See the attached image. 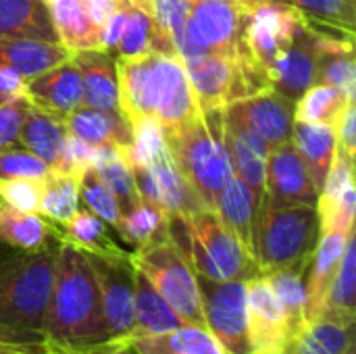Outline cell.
Masks as SVG:
<instances>
[{"instance_id":"1","label":"cell","mask_w":356,"mask_h":354,"mask_svg":"<svg viewBox=\"0 0 356 354\" xmlns=\"http://www.w3.org/2000/svg\"><path fill=\"white\" fill-rule=\"evenodd\" d=\"M42 332L63 353L96 354L111 340L88 257L60 240Z\"/></svg>"},{"instance_id":"2","label":"cell","mask_w":356,"mask_h":354,"mask_svg":"<svg viewBox=\"0 0 356 354\" xmlns=\"http://www.w3.org/2000/svg\"><path fill=\"white\" fill-rule=\"evenodd\" d=\"M119 111L136 125L142 119H156L165 129H173L200 115L184 61L177 52H148L117 58Z\"/></svg>"},{"instance_id":"3","label":"cell","mask_w":356,"mask_h":354,"mask_svg":"<svg viewBox=\"0 0 356 354\" xmlns=\"http://www.w3.org/2000/svg\"><path fill=\"white\" fill-rule=\"evenodd\" d=\"M163 134L177 169L213 211L219 192L234 175L223 142V108L200 111V115Z\"/></svg>"},{"instance_id":"4","label":"cell","mask_w":356,"mask_h":354,"mask_svg":"<svg viewBox=\"0 0 356 354\" xmlns=\"http://www.w3.org/2000/svg\"><path fill=\"white\" fill-rule=\"evenodd\" d=\"M169 236L184 250L198 277L246 282L259 275L254 257L211 209L190 217H169Z\"/></svg>"},{"instance_id":"5","label":"cell","mask_w":356,"mask_h":354,"mask_svg":"<svg viewBox=\"0 0 356 354\" xmlns=\"http://www.w3.org/2000/svg\"><path fill=\"white\" fill-rule=\"evenodd\" d=\"M60 238L38 250L0 257V323L42 332Z\"/></svg>"},{"instance_id":"6","label":"cell","mask_w":356,"mask_h":354,"mask_svg":"<svg viewBox=\"0 0 356 354\" xmlns=\"http://www.w3.org/2000/svg\"><path fill=\"white\" fill-rule=\"evenodd\" d=\"M317 240V207H261L254 227V261L259 273H269L277 269L307 271Z\"/></svg>"},{"instance_id":"7","label":"cell","mask_w":356,"mask_h":354,"mask_svg":"<svg viewBox=\"0 0 356 354\" xmlns=\"http://www.w3.org/2000/svg\"><path fill=\"white\" fill-rule=\"evenodd\" d=\"M131 261L186 325L204 328L198 277L188 257L171 236L144 248H136L131 252Z\"/></svg>"},{"instance_id":"8","label":"cell","mask_w":356,"mask_h":354,"mask_svg":"<svg viewBox=\"0 0 356 354\" xmlns=\"http://www.w3.org/2000/svg\"><path fill=\"white\" fill-rule=\"evenodd\" d=\"M300 27L302 13L294 4L261 2L246 13L238 56L254 61L269 75L275 63L292 46Z\"/></svg>"},{"instance_id":"9","label":"cell","mask_w":356,"mask_h":354,"mask_svg":"<svg viewBox=\"0 0 356 354\" xmlns=\"http://www.w3.org/2000/svg\"><path fill=\"white\" fill-rule=\"evenodd\" d=\"M94 271L102 315L111 340L127 342L134 330V294H136V267L131 252L121 255H92L86 252Z\"/></svg>"},{"instance_id":"10","label":"cell","mask_w":356,"mask_h":354,"mask_svg":"<svg viewBox=\"0 0 356 354\" xmlns=\"http://www.w3.org/2000/svg\"><path fill=\"white\" fill-rule=\"evenodd\" d=\"M198 288L209 334L227 354H250L246 332V282H213L198 277Z\"/></svg>"},{"instance_id":"11","label":"cell","mask_w":356,"mask_h":354,"mask_svg":"<svg viewBox=\"0 0 356 354\" xmlns=\"http://www.w3.org/2000/svg\"><path fill=\"white\" fill-rule=\"evenodd\" d=\"M131 173L140 198L156 204L167 213V217H190L207 209V204L177 169L167 146L148 165L131 167Z\"/></svg>"},{"instance_id":"12","label":"cell","mask_w":356,"mask_h":354,"mask_svg":"<svg viewBox=\"0 0 356 354\" xmlns=\"http://www.w3.org/2000/svg\"><path fill=\"white\" fill-rule=\"evenodd\" d=\"M246 13L236 0H192L186 29L204 54L234 61L238 56Z\"/></svg>"},{"instance_id":"13","label":"cell","mask_w":356,"mask_h":354,"mask_svg":"<svg viewBox=\"0 0 356 354\" xmlns=\"http://www.w3.org/2000/svg\"><path fill=\"white\" fill-rule=\"evenodd\" d=\"M246 332L250 354H284L292 340L284 307L263 273L246 280Z\"/></svg>"},{"instance_id":"14","label":"cell","mask_w":356,"mask_h":354,"mask_svg":"<svg viewBox=\"0 0 356 354\" xmlns=\"http://www.w3.org/2000/svg\"><path fill=\"white\" fill-rule=\"evenodd\" d=\"M319 192L294 146L288 142L269 150L265 167V196L261 207H292L311 204L317 207Z\"/></svg>"},{"instance_id":"15","label":"cell","mask_w":356,"mask_h":354,"mask_svg":"<svg viewBox=\"0 0 356 354\" xmlns=\"http://www.w3.org/2000/svg\"><path fill=\"white\" fill-rule=\"evenodd\" d=\"M250 127L269 150L292 142L294 129V102L275 90H267L223 106Z\"/></svg>"},{"instance_id":"16","label":"cell","mask_w":356,"mask_h":354,"mask_svg":"<svg viewBox=\"0 0 356 354\" xmlns=\"http://www.w3.org/2000/svg\"><path fill=\"white\" fill-rule=\"evenodd\" d=\"M25 96L29 102L46 113L67 117L75 108L83 106L81 73L73 58L58 63L56 67L25 81Z\"/></svg>"},{"instance_id":"17","label":"cell","mask_w":356,"mask_h":354,"mask_svg":"<svg viewBox=\"0 0 356 354\" xmlns=\"http://www.w3.org/2000/svg\"><path fill=\"white\" fill-rule=\"evenodd\" d=\"M315 69H317L315 35L307 27L302 17V27L298 29L292 46L286 50V54L275 63V67L269 73L271 86L275 92L296 102L315 83Z\"/></svg>"},{"instance_id":"18","label":"cell","mask_w":356,"mask_h":354,"mask_svg":"<svg viewBox=\"0 0 356 354\" xmlns=\"http://www.w3.org/2000/svg\"><path fill=\"white\" fill-rule=\"evenodd\" d=\"M81 73L83 104L100 111H119L117 61L106 50H77L71 54Z\"/></svg>"},{"instance_id":"19","label":"cell","mask_w":356,"mask_h":354,"mask_svg":"<svg viewBox=\"0 0 356 354\" xmlns=\"http://www.w3.org/2000/svg\"><path fill=\"white\" fill-rule=\"evenodd\" d=\"M353 234V232H350ZM348 234V236H350ZM348 236L342 234H321L313 250L311 263L305 273V292H307V321L321 317V309L330 286L338 273L340 261L344 257Z\"/></svg>"},{"instance_id":"20","label":"cell","mask_w":356,"mask_h":354,"mask_svg":"<svg viewBox=\"0 0 356 354\" xmlns=\"http://www.w3.org/2000/svg\"><path fill=\"white\" fill-rule=\"evenodd\" d=\"M213 211L229 227V232L242 242V246L254 257V227L261 211V202L240 175H232L219 192Z\"/></svg>"},{"instance_id":"21","label":"cell","mask_w":356,"mask_h":354,"mask_svg":"<svg viewBox=\"0 0 356 354\" xmlns=\"http://www.w3.org/2000/svg\"><path fill=\"white\" fill-rule=\"evenodd\" d=\"M67 136L69 131L63 117L29 104L19 131V142L38 159H42L50 167V171H56L60 165Z\"/></svg>"},{"instance_id":"22","label":"cell","mask_w":356,"mask_h":354,"mask_svg":"<svg viewBox=\"0 0 356 354\" xmlns=\"http://www.w3.org/2000/svg\"><path fill=\"white\" fill-rule=\"evenodd\" d=\"M65 125L69 136H75L90 146L117 144L127 148L134 140V127L121 113L100 111L86 104L69 113Z\"/></svg>"},{"instance_id":"23","label":"cell","mask_w":356,"mask_h":354,"mask_svg":"<svg viewBox=\"0 0 356 354\" xmlns=\"http://www.w3.org/2000/svg\"><path fill=\"white\" fill-rule=\"evenodd\" d=\"M0 38H27L60 44L44 0H0Z\"/></svg>"},{"instance_id":"24","label":"cell","mask_w":356,"mask_h":354,"mask_svg":"<svg viewBox=\"0 0 356 354\" xmlns=\"http://www.w3.org/2000/svg\"><path fill=\"white\" fill-rule=\"evenodd\" d=\"M315 83L340 88L350 100H355V40L315 35Z\"/></svg>"},{"instance_id":"25","label":"cell","mask_w":356,"mask_h":354,"mask_svg":"<svg viewBox=\"0 0 356 354\" xmlns=\"http://www.w3.org/2000/svg\"><path fill=\"white\" fill-rule=\"evenodd\" d=\"M292 142H294L317 192H321L325 177L332 169L336 148H338L336 127L307 123V121H294Z\"/></svg>"},{"instance_id":"26","label":"cell","mask_w":356,"mask_h":354,"mask_svg":"<svg viewBox=\"0 0 356 354\" xmlns=\"http://www.w3.org/2000/svg\"><path fill=\"white\" fill-rule=\"evenodd\" d=\"M67 58H71V52L63 44L27 38H0V65L15 69L25 79L56 67Z\"/></svg>"},{"instance_id":"27","label":"cell","mask_w":356,"mask_h":354,"mask_svg":"<svg viewBox=\"0 0 356 354\" xmlns=\"http://www.w3.org/2000/svg\"><path fill=\"white\" fill-rule=\"evenodd\" d=\"M186 325L171 305L152 288V284L136 269V294H134V330L127 338L156 336Z\"/></svg>"},{"instance_id":"28","label":"cell","mask_w":356,"mask_h":354,"mask_svg":"<svg viewBox=\"0 0 356 354\" xmlns=\"http://www.w3.org/2000/svg\"><path fill=\"white\" fill-rule=\"evenodd\" d=\"M60 238L56 223L40 213H23L6 204L0 207V246L13 250H38Z\"/></svg>"},{"instance_id":"29","label":"cell","mask_w":356,"mask_h":354,"mask_svg":"<svg viewBox=\"0 0 356 354\" xmlns=\"http://www.w3.org/2000/svg\"><path fill=\"white\" fill-rule=\"evenodd\" d=\"M355 351V323L315 319L286 346L284 354H350Z\"/></svg>"},{"instance_id":"30","label":"cell","mask_w":356,"mask_h":354,"mask_svg":"<svg viewBox=\"0 0 356 354\" xmlns=\"http://www.w3.org/2000/svg\"><path fill=\"white\" fill-rule=\"evenodd\" d=\"M58 42L73 54L77 50H100V29L88 17L81 0L48 2Z\"/></svg>"},{"instance_id":"31","label":"cell","mask_w":356,"mask_h":354,"mask_svg":"<svg viewBox=\"0 0 356 354\" xmlns=\"http://www.w3.org/2000/svg\"><path fill=\"white\" fill-rule=\"evenodd\" d=\"M138 354H227L204 328L181 325L177 330L140 336L127 342Z\"/></svg>"},{"instance_id":"32","label":"cell","mask_w":356,"mask_h":354,"mask_svg":"<svg viewBox=\"0 0 356 354\" xmlns=\"http://www.w3.org/2000/svg\"><path fill=\"white\" fill-rule=\"evenodd\" d=\"M60 240L77 246L83 252L92 255H121L127 252L113 238V227H108L100 217L88 209H77L71 219L56 223Z\"/></svg>"},{"instance_id":"33","label":"cell","mask_w":356,"mask_h":354,"mask_svg":"<svg viewBox=\"0 0 356 354\" xmlns=\"http://www.w3.org/2000/svg\"><path fill=\"white\" fill-rule=\"evenodd\" d=\"M356 242L355 232L346 240L344 257L340 261L338 273L325 296L321 317L342 323H356ZM319 317V319H321Z\"/></svg>"},{"instance_id":"34","label":"cell","mask_w":356,"mask_h":354,"mask_svg":"<svg viewBox=\"0 0 356 354\" xmlns=\"http://www.w3.org/2000/svg\"><path fill=\"white\" fill-rule=\"evenodd\" d=\"M119 238L136 248H144L148 244L161 242L169 238V217L156 204L140 198L127 211L121 213Z\"/></svg>"},{"instance_id":"35","label":"cell","mask_w":356,"mask_h":354,"mask_svg":"<svg viewBox=\"0 0 356 354\" xmlns=\"http://www.w3.org/2000/svg\"><path fill=\"white\" fill-rule=\"evenodd\" d=\"M348 102H353V100L340 88L313 83L294 102V121H307V123L338 127Z\"/></svg>"},{"instance_id":"36","label":"cell","mask_w":356,"mask_h":354,"mask_svg":"<svg viewBox=\"0 0 356 354\" xmlns=\"http://www.w3.org/2000/svg\"><path fill=\"white\" fill-rule=\"evenodd\" d=\"M79 179L50 171L42 179L40 215L52 223H65L79 209Z\"/></svg>"},{"instance_id":"37","label":"cell","mask_w":356,"mask_h":354,"mask_svg":"<svg viewBox=\"0 0 356 354\" xmlns=\"http://www.w3.org/2000/svg\"><path fill=\"white\" fill-rule=\"evenodd\" d=\"M305 273L302 269H277L263 273L273 292L277 294L284 313L288 317L292 338L309 323L307 321V292H305Z\"/></svg>"},{"instance_id":"38","label":"cell","mask_w":356,"mask_h":354,"mask_svg":"<svg viewBox=\"0 0 356 354\" xmlns=\"http://www.w3.org/2000/svg\"><path fill=\"white\" fill-rule=\"evenodd\" d=\"M79 202L86 204L96 217H100L113 232H119L121 223V207L108 186L98 177V173L90 167L79 177Z\"/></svg>"},{"instance_id":"39","label":"cell","mask_w":356,"mask_h":354,"mask_svg":"<svg viewBox=\"0 0 356 354\" xmlns=\"http://www.w3.org/2000/svg\"><path fill=\"white\" fill-rule=\"evenodd\" d=\"M292 4L307 19L355 33V0H292Z\"/></svg>"},{"instance_id":"40","label":"cell","mask_w":356,"mask_h":354,"mask_svg":"<svg viewBox=\"0 0 356 354\" xmlns=\"http://www.w3.org/2000/svg\"><path fill=\"white\" fill-rule=\"evenodd\" d=\"M50 167L23 144L0 148V179H44Z\"/></svg>"},{"instance_id":"41","label":"cell","mask_w":356,"mask_h":354,"mask_svg":"<svg viewBox=\"0 0 356 354\" xmlns=\"http://www.w3.org/2000/svg\"><path fill=\"white\" fill-rule=\"evenodd\" d=\"M134 127V140L125 148V159L131 167L148 165L167 144L163 127L156 119H142Z\"/></svg>"},{"instance_id":"42","label":"cell","mask_w":356,"mask_h":354,"mask_svg":"<svg viewBox=\"0 0 356 354\" xmlns=\"http://www.w3.org/2000/svg\"><path fill=\"white\" fill-rule=\"evenodd\" d=\"M0 354H67L54 346L44 332L0 323Z\"/></svg>"},{"instance_id":"43","label":"cell","mask_w":356,"mask_h":354,"mask_svg":"<svg viewBox=\"0 0 356 354\" xmlns=\"http://www.w3.org/2000/svg\"><path fill=\"white\" fill-rule=\"evenodd\" d=\"M190 8L192 0H150L148 15L152 17L156 29L175 44L186 33Z\"/></svg>"},{"instance_id":"44","label":"cell","mask_w":356,"mask_h":354,"mask_svg":"<svg viewBox=\"0 0 356 354\" xmlns=\"http://www.w3.org/2000/svg\"><path fill=\"white\" fill-rule=\"evenodd\" d=\"M0 198L23 213H40L42 179H0Z\"/></svg>"},{"instance_id":"45","label":"cell","mask_w":356,"mask_h":354,"mask_svg":"<svg viewBox=\"0 0 356 354\" xmlns=\"http://www.w3.org/2000/svg\"><path fill=\"white\" fill-rule=\"evenodd\" d=\"M29 98L25 94L6 98L0 102V148L21 144L19 131L25 119V113L29 108Z\"/></svg>"},{"instance_id":"46","label":"cell","mask_w":356,"mask_h":354,"mask_svg":"<svg viewBox=\"0 0 356 354\" xmlns=\"http://www.w3.org/2000/svg\"><path fill=\"white\" fill-rule=\"evenodd\" d=\"M92 156H94V146L86 144L83 140H79L75 136H67L65 152H63L60 165L54 173L73 175L79 179L83 175V171L92 167Z\"/></svg>"},{"instance_id":"47","label":"cell","mask_w":356,"mask_h":354,"mask_svg":"<svg viewBox=\"0 0 356 354\" xmlns=\"http://www.w3.org/2000/svg\"><path fill=\"white\" fill-rule=\"evenodd\" d=\"M129 6L131 2L123 4L117 13L111 15V19L100 27V50H106V52H115L121 35H123V29H125V21H127V13H129Z\"/></svg>"},{"instance_id":"48","label":"cell","mask_w":356,"mask_h":354,"mask_svg":"<svg viewBox=\"0 0 356 354\" xmlns=\"http://www.w3.org/2000/svg\"><path fill=\"white\" fill-rule=\"evenodd\" d=\"M336 140H338V150H344L355 159L356 152V102H348L338 127H336Z\"/></svg>"},{"instance_id":"49","label":"cell","mask_w":356,"mask_h":354,"mask_svg":"<svg viewBox=\"0 0 356 354\" xmlns=\"http://www.w3.org/2000/svg\"><path fill=\"white\" fill-rule=\"evenodd\" d=\"M83 8L88 13V17L92 19V23L100 29L113 13H117L123 4H127L129 0H81Z\"/></svg>"},{"instance_id":"50","label":"cell","mask_w":356,"mask_h":354,"mask_svg":"<svg viewBox=\"0 0 356 354\" xmlns=\"http://www.w3.org/2000/svg\"><path fill=\"white\" fill-rule=\"evenodd\" d=\"M25 77L21 73H17L10 67H2L0 65V100L25 94Z\"/></svg>"},{"instance_id":"51","label":"cell","mask_w":356,"mask_h":354,"mask_svg":"<svg viewBox=\"0 0 356 354\" xmlns=\"http://www.w3.org/2000/svg\"><path fill=\"white\" fill-rule=\"evenodd\" d=\"M96 354H138L127 342H117V340H113V342H108L104 348H100Z\"/></svg>"},{"instance_id":"52","label":"cell","mask_w":356,"mask_h":354,"mask_svg":"<svg viewBox=\"0 0 356 354\" xmlns=\"http://www.w3.org/2000/svg\"><path fill=\"white\" fill-rule=\"evenodd\" d=\"M236 2H238L240 6H244L246 10H252L257 4H261V2H265V0H236Z\"/></svg>"},{"instance_id":"53","label":"cell","mask_w":356,"mask_h":354,"mask_svg":"<svg viewBox=\"0 0 356 354\" xmlns=\"http://www.w3.org/2000/svg\"><path fill=\"white\" fill-rule=\"evenodd\" d=\"M134 6H138V8H142V10H146L148 13V4H150V0H129Z\"/></svg>"},{"instance_id":"54","label":"cell","mask_w":356,"mask_h":354,"mask_svg":"<svg viewBox=\"0 0 356 354\" xmlns=\"http://www.w3.org/2000/svg\"><path fill=\"white\" fill-rule=\"evenodd\" d=\"M265 2H273V4H292V0H265Z\"/></svg>"},{"instance_id":"55","label":"cell","mask_w":356,"mask_h":354,"mask_svg":"<svg viewBox=\"0 0 356 354\" xmlns=\"http://www.w3.org/2000/svg\"><path fill=\"white\" fill-rule=\"evenodd\" d=\"M67 354H83V353H67Z\"/></svg>"},{"instance_id":"56","label":"cell","mask_w":356,"mask_h":354,"mask_svg":"<svg viewBox=\"0 0 356 354\" xmlns=\"http://www.w3.org/2000/svg\"><path fill=\"white\" fill-rule=\"evenodd\" d=\"M2 204H4V202H2V198H0V207H2Z\"/></svg>"},{"instance_id":"57","label":"cell","mask_w":356,"mask_h":354,"mask_svg":"<svg viewBox=\"0 0 356 354\" xmlns=\"http://www.w3.org/2000/svg\"><path fill=\"white\" fill-rule=\"evenodd\" d=\"M44 2H52V0H44Z\"/></svg>"},{"instance_id":"58","label":"cell","mask_w":356,"mask_h":354,"mask_svg":"<svg viewBox=\"0 0 356 354\" xmlns=\"http://www.w3.org/2000/svg\"><path fill=\"white\" fill-rule=\"evenodd\" d=\"M350 354H356V351H353V353H350Z\"/></svg>"},{"instance_id":"59","label":"cell","mask_w":356,"mask_h":354,"mask_svg":"<svg viewBox=\"0 0 356 354\" xmlns=\"http://www.w3.org/2000/svg\"><path fill=\"white\" fill-rule=\"evenodd\" d=\"M0 102H2V100H0Z\"/></svg>"}]
</instances>
